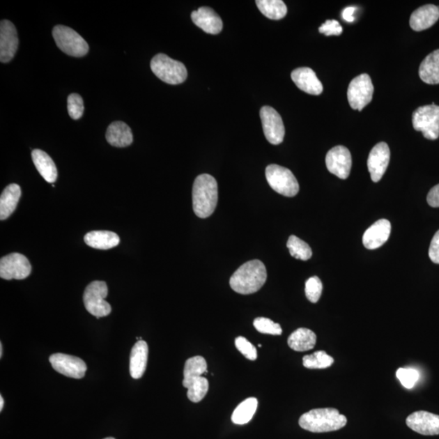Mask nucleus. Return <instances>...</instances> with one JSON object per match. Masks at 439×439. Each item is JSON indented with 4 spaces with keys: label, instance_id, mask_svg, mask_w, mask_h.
I'll return each instance as SVG.
<instances>
[{
    "label": "nucleus",
    "instance_id": "nucleus-33",
    "mask_svg": "<svg viewBox=\"0 0 439 439\" xmlns=\"http://www.w3.org/2000/svg\"><path fill=\"white\" fill-rule=\"evenodd\" d=\"M253 325L258 332L262 334L271 335H281L282 334L281 325L270 319L265 318V317H258L254 320Z\"/></svg>",
    "mask_w": 439,
    "mask_h": 439
},
{
    "label": "nucleus",
    "instance_id": "nucleus-6",
    "mask_svg": "<svg viewBox=\"0 0 439 439\" xmlns=\"http://www.w3.org/2000/svg\"><path fill=\"white\" fill-rule=\"evenodd\" d=\"M267 182L278 194L294 197L299 193L300 185L290 169L277 164L268 165L265 170Z\"/></svg>",
    "mask_w": 439,
    "mask_h": 439
},
{
    "label": "nucleus",
    "instance_id": "nucleus-3",
    "mask_svg": "<svg viewBox=\"0 0 439 439\" xmlns=\"http://www.w3.org/2000/svg\"><path fill=\"white\" fill-rule=\"evenodd\" d=\"M348 419L335 408H317L302 414L299 424L302 429L312 433H326L344 428Z\"/></svg>",
    "mask_w": 439,
    "mask_h": 439
},
{
    "label": "nucleus",
    "instance_id": "nucleus-14",
    "mask_svg": "<svg viewBox=\"0 0 439 439\" xmlns=\"http://www.w3.org/2000/svg\"><path fill=\"white\" fill-rule=\"evenodd\" d=\"M325 164L332 174L340 179L348 178L353 164L350 151L344 146H334L327 153Z\"/></svg>",
    "mask_w": 439,
    "mask_h": 439
},
{
    "label": "nucleus",
    "instance_id": "nucleus-18",
    "mask_svg": "<svg viewBox=\"0 0 439 439\" xmlns=\"http://www.w3.org/2000/svg\"><path fill=\"white\" fill-rule=\"evenodd\" d=\"M392 231V224L387 219H380L371 226L363 236L364 246L374 250L387 242Z\"/></svg>",
    "mask_w": 439,
    "mask_h": 439
},
{
    "label": "nucleus",
    "instance_id": "nucleus-36",
    "mask_svg": "<svg viewBox=\"0 0 439 439\" xmlns=\"http://www.w3.org/2000/svg\"><path fill=\"white\" fill-rule=\"evenodd\" d=\"M68 111L73 120L80 119L84 112L82 98L78 94H71L68 97Z\"/></svg>",
    "mask_w": 439,
    "mask_h": 439
},
{
    "label": "nucleus",
    "instance_id": "nucleus-16",
    "mask_svg": "<svg viewBox=\"0 0 439 439\" xmlns=\"http://www.w3.org/2000/svg\"><path fill=\"white\" fill-rule=\"evenodd\" d=\"M17 29L7 20L0 24V61L8 63L13 60L18 48Z\"/></svg>",
    "mask_w": 439,
    "mask_h": 439
},
{
    "label": "nucleus",
    "instance_id": "nucleus-21",
    "mask_svg": "<svg viewBox=\"0 0 439 439\" xmlns=\"http://www.w3.org/2000/svg\"><path fill=\"white\" fill-rule=\"evenodd\" d=\"M439 19V7L426 4L415 10L410 18V26L415 31H422L431 28Z\"/></svg>",
    "mask_w": 439,
    "mask_h": 439
},
{
    "label": "nucleus",
    "instance_id": "nucleus-27",
    "mask_svg": "<svg viewBox=\"0 0 439 439\" xmlns=\"http://www.w3.org/2000/svg\"><path fill=\"white\" fill-rule=\"evenodd\" d=\"M84 241L91 247L109 250L118 245L120 238L116 233L111 231H91L86 234Z\"/></svg>",
    "mask_w": 439,
    "mask_h": 439
},
{
    "label": "nucleus",
    "instance_id": "nucleus-9",
    "mask_svg": "<svg viewBox=\"0 0 439 439\" xmlns=\"http://www.w3.org/2000/svg\"><path fill=\"white\" fill-rule=\"evenodd\" d=\"M415 130L422 132L424 138L436 140L439 137V106L433 104L418 107L413 114Z\"/></svg>",
    "mask_w": 439,
    "mask_h": 439
},
{
    "label": "nucleus",
    "instance_id": "nucleus-30",
    "mask_svg": "<svg viewBox=\"0 0 439 439\" xmlns=\"http://www.w3.org/2000/svg\"><path fill=\"white\" fill-rule=\"evenodd\" d=\"M256 3L263 16L271 20H281L287 14L286 5L282 0H257Z\"/></svg>",
    "mask_w": 439,
    "mask_h": 439
},
{
    "label": "nucleus",
    "instance_id": "nucleus-22",
    "mask_svg": "<svg viewBox=\"0 0 439 439\" xmlns=\"http://www.w3.org/2000/svg\"><path fill=\"white\" fill-rule=\"evenodd\" d=\"M148 346L145 341L139 340L132 348L130 359V373L134 379L143 377L148 364Z\"/></svg>",
    "mask_w": 439,
    "mask_h": 439
},
{
    "label": "nucleus",
    "instance_id": "nucleus-41",
    "mask_svg": "<svg viewBox=\"0 0 439 439\" xmlns=\"http://www.w3.org/2000/svg\"><path fill=\"white\" fill-rule=\"evenodd\" d=\"M355 9L356 8L354 7H348L344 10L343 13H341V16H343L344 21L349 23L354 22L355 18L353 17V14Z\"/></svg>",
    "mask_w": 439,
    "mask_h": 439
},
{
    "label": "nucleus",
    "instance_id": "nucleus-8",
    "mask_svg": "<svg viewBox=\"0 0 439 439\" xmlns=\"http://www.w3.org/2000/svg\"><path fill=\"white\" fill-rule=\"evenodd\" d=\"M107 294L109 289L105 282L95 281L86 288L83 302L88 312L96 316L97 319L111 314V307L105 300Z\"/></svg>",
    "mask_w": 439,
    "mask_h": 439
},
{
    "label": "nucleus",
    "instance_id": "nucleus-44",
    "mask_svg": "<svg viewBox=\"0 0 439 439\" xmlns=\"http://www.w3.org/2000/svg\"><path fill=\"white\" fill-rule=\"evenodd\" d=\"M105 439H115V438H111V437H110V438H105Z\"/></svg>",
    "mask_w": 439,
    "mask_h": 439
},
{
    "label": "nucleus",
    "instance_id": "nucleus-26",
    "mask_svg": "<svg viewBox=\"0 0 439 439\" xmlns=\"http://www.w3.org/2000/svg\"><path fill=\"white\" fill-rule=\"evenodd\" d=\"M22 190L17 184H10L4 189L0 197V220L8 218L17 208Z\"/></svg>",
    "mask_w": 439,
    "mask_h": 439
},
{
    "label": "nucleus",
    "instance_id": "nucleus-25",
    "mask_svg": "<svg viewBox=\"0 0 439 439\" xmlns=\"http://www.w3.org/2000/svg\"><path fill=\"white\" fill-rule=\"evenodd\" d=\"M419 76L427 84H439V49L424 59L419 68Z\"/></svg>",
    "mask_w": 439,
    "mask_h": 439
},
{
    "label": "nucleus",
    "instance_id": "nucleus-32",
    "mask_svg": "<svg viewBox=\"0 0 439 439\" xmlns=\"http://www.w3.org/2000/svg\"><path fill=\"white\" fill-rule=\"evenodd\" d=\"M286 247L289 249L291 255L297 260L307 261L312 256L311 249L309 244L295 236H290Z\"/></svg>",
    "mask_w": 439,
    "mask_h": 439
},
{
    "label": "nucleus",
    "instance_id": "nucleus-23",
    "mask_svg": "<svg viewBox=\"0 0 439 439\" xmlns=\"http://www.w3.org/2000/svg\"><path fill=\"white\" fill-rule=\"evenodd\" d=\"M106 139L116 148H125L133 143L134 138L129 125L122 121H115L107 128Z\"/></svg>",
    "mask_w": 439,
    "mask_h": 439
},
{
    "label": "nucleus",
    "instance_id": "nucleus-43",
    "mask_svg": "<svg viewBox=\"0 0 439 439\" xmlns=\"http://www.w3.org/2000/svg\"><path fill=\"white\" fill-rule=\"evenodd\" d=\"M3 356V344L0 343V358H2Z\"/></svg>",
    "mask_w": 439,
    "mask_h": 439
},
{
    "label": "nucleus",
    "instance_id": "nucleus-4",
    "mask_svg": "<svg viewBox=\"0 0 439 439\" xmlns=\"http://www.w3.org/2000/svg\"><path fill=\"white\" fill-rule=\"evenodd\" d=\"M207 369L206 360L203 356H194L185 361L183 384L188 389L187 397L193 403L201 401L208 392V380L202 377L208 373Z\"/></svg>",
    "mask_w": 439,
    "mask_h": 439
},
{
    "label": "nucleus",
    "instance_id": "nucleus-19",
    "mask_svg": "<svg viewBox=\"0 0 439 439\" xmlns=\"http://www.w3.org/2000/svg\"><path fill=\"white\" fill-rule=\"evenodd\" d=\"M291 79L299 89L309 95H319L323 86L310 68H298L291 72Z\"/></svg>",
    "mask_w": 439,
    "mask_h": 439
},
{
    "label": "nucleus",
    "instance_id": "nucleus-35",
    "mask_svg": "<svg viewBox=\"0 0 439 439\" xmlns=\"http://www.w3.org/2000/svg\"><path fill=\"white\" fill-rule=\"evenodd\" d=\"M396 377L406 389H412L416 385L419 374L416 369L399 368L396 372Z\"/></svg>",
    "mask_w": 439,
    "mask_h": 439
},
{
    "label": "nucleus",
    "instance_id": "nucleus-38",
    "mask_svg": "<svg viewBox=\"0 0 439 439\" xmlns=\"http://www.w3.org/2000/svg\"><path fill=\"white\" fill-rule=\"evenodd\" d=\"M319 32L325 34V36H339L343 33V27L335 20H328V21L321 24V26L319 28Z\"/></svg>",
    "mask_w": 439,
    "mask_h": 439
},
{
    "label": "nucleus",
    "instance_id": "nucleus-39",
    "mask_svg": "<svg viewBox=\"0 0 439 439\" xmlns=\"http://www.w3.org/2000/svg\"><path fill=\"white\" fill-rule=\"evenodd\" d=\"M429 256L432 262L439 265V231L434 234L432 239L429 249Z\"/></svg>",
    "mask_w": 439,
    "mask_h": 439
},
{
    "label": "nucleus",
    "instance_id": "nucleus-20",
    "mask_svg": "<svg viewBox=\"0 0 439 439\" xmlns=\"http://www.w3.org/2000/svg\"><path fill=\"white\" fill-rule=\"evenodd\" d=\"M192 19L195 26L202 29L207 33L218 34L222 31V18L213 9L208 7L199 8L197 11H194L192 13Z\"/></svg>",
    "mask_w": 439,
    "mask_h": 439
},
{
    "label": "nucleus",
    "instance_id": "nucleus-37",
    "mask_svg": "<svg viewBox=\"0 0 439 439\" xmlns=\"http://www.w3.org/2000/svg\"><path fill=\"white\" fill-rule=\"evenodd\" d=\"M236 346L237 349L250 360H256L257 359V350L246 338L244 337H238L236 339Z\"/></svg>",
    "mask_w": 439,
    "mask_h": 439
},
{
    "label": "nucleus",
    "instance_id": "nucleus-15",
    "mask_svg": "<svg viewBox=\"0 0 439 439\" xmlns=\"http://www.w3.org/2000/svg\"><path fill=\"white\" fill-rule=\"evenodd\" d=\"M390 151L387 144L379 143L370 151L368 159L369 172L373 182L378 183L388 168Z\"/></svg>",
    "mask_w": 439,
    "mask_h": 439
},
{
    "label": "nucleus",
    "instance_id": "nucleus-34",
    "mask_svg": "<svg viewBox=\"0 0 439 439\" xmlns=\"http://www.w3.org/2000/svg\"><path fill=\"white\" fill-rule=\"evenodd\" d=\"M323 290V285L318 277H311L306 282L305 295L312 304L318 302Z\"/></svg>",
    "mask_w": 439,
    "mask_h": 439
},
{
    "label": "nucleus",
    "instance_id": "nucleus-2",
    "mask_svg": "<svg viewBox=\"0 0 439 439\" xmlns=\"http://www.w3.org/2000/svg\"><path fill=\"white\" fill-rule=\"evenodd\" d=\"M267 271L261 261H248L238 268L229 280L232 289L241 295H250L257 292L265 285Z\"/></svg>",
    "mask_w": 439,
    "mask_h": 439
},
{
    "label": "nucleus",
    "instance_id": "nucleus-12",
    "mask_svg": "<svg viewBox=\"0 0 439 439\" xmlns=\"http://www.w3.org/2000/svg\"><path fill=\"white\" fill-rule=\"evenodd\" d=\"M263 134L272 145L282 143L285 137V126L282 116L272 107H263L260 111Z\"/></svg>",
    "mask_w": 439,
    "mask_h": 439
},
{
    "label": "nucleus",
    "instance_id": "nucleus-40",
    "mask_svg": "<svg viewBox=\"0 0 439 439\" xmlns=\"http://www.w3.org/2000/svg\"><path fill=\"white\" fill-rule=\"evenodd\" d=\"M427 202L432 208H439V184L429 190Z\"/></svg>",
    "mask_w": 439,
    "mask_h": 439
},
{
    "label": "nucleus",
    "instance_id": "nucleus-24",
    "mask_svg": "<svg viewBox=\"0 0 439 439\" xmlns=\"http://www.w3.org/2000/svg\"><path fill=\"white\" fill-rule=\"evenodd\" d=\"M32 160L38 173L49 183H54L57 179V169L55 163L49 155L42 150L36 149L32 151Z\"/></svg>",
    "mask_w": 439,
    "mask_h": 439
},
{
    "label": "nucleus",
    "instance_id": "nucleus-13",
    "mask_svg": "<svg viewBox=\"0 0 439 439\" xmlns=\"http://www.w3.org/2000/svg\"><path fill=\"white\" fill-rule=\"evenodd\" d=\"M49 361L52 368L68 378L81 379L84 378L87 366L82 359L63 353L52 355Z\"/></svg>",
    "mask_w": 439,
    "mask_h": 439
},
{
    "label": "nucleus",
    "instance_id": "nucleus-1",
    "mask_svg": "<svg viewBox=\"0 0 439 439\" xmlns=\"http://www.w3.org/2000/svg\"><path fill=\"white\" fill-rule=\"evenodd\" d=\"M192 202L194 212L199 218H208L214 213L218 202V185L213 176L205 174L195 178Z\"/></svg>",
    "mask_w": 439,
    "mask_h": 439
},
{
    "label": "nucleus",
    "instance_id": "nucleus-28",
    "mask_svg": "<svg viewBox=\"0 0 439 439\" xmlns=\"http://www.w3.org/2000/svg\"><path fill=\"white\" fill-rule=\"evenodd\" d=\"M316 344V334L314 331L306 328L296 330L288 338V345L290 348L300 353L314 349Z\"/></svg>",
    "mask_w": 439,
    "mask_h": 439
},
{
    "label": "nucleus",
    "instance_id": "nucleus-5",
    "mask_svg": "<svg viewBox=\"0 0 439 439\" xmlns=\"http://www.w3.org/2000/svg\"><path fill=\"white\" fill-rule=\"evenodd\" d=\"M151 71L161 81L170 85H178L187 78V68L182 62L173 60L165 54H157L151 61Z\"/></svg>",
    "mask_w": 439,
    "mask_h": 439
},
{
    "label": "nucleus",
    "instance_id": "nucleus-10",
    "mask_svg": "<svg viewBox=\"0 0 439 439\" xmlns=\"http://www.w3.org/2000/svg\"><path fill=\"white\" fill-rule=\"evenodd\" d=\"M374 88L372 80L366 73L354 78L350 82L348 99L351 107L360 111L373 100Z\"/></svg>",
    "mask_w": 439,
    "mask_h": 439
},
{
    "label": "nucleus",
    "instance_id": "nucleus-31",
    "mask_svg": "<svg viewBox=\"0 0 439 439\" xmlns=\"http://www.w3.org/2000/svg\"><path fill=\"white\" fill-rule=\"evenodd\" d=\"M334 361V358L325 351H318L314 354L304 356L302 364L309 369H324L330 367Z\"/></svg>",
    "mask_w": 439,
    "mask_h": 439
},
{
    "label": "nucleus",
    "instance_id": "nucleus-42",
    "mask_svg": "<svg viewBox=\"0 0 439 439\" xmlns=\"http://www.w3.org/2000/svg\"><path fill=\"white\" fill-rule=\"evenodd\" d=\"M4 405V400L2 395H0V411H2Z\"/></svg>",
    "mask_w": 439,
    "mask_h": 439
},
{
    "label": "nucleus",
    "instance_id": "nucleus-17",
    "mask_svg": "<svg viewBox=\"0 0 439 439\" xmlns=\"http://www.w3.org/2000/svg\"><path fill=\"white\" fill-rule=\"evenodd\" d=\"M406 424L413 431L422 436L439 434V416L436 414L426 411L415 412L407 417Z\"/></svg>",
    "mask_w": 439,
    "mask_h": 439
},
{
    "label": "nucleus",
    "instance_id": "nucleus-29",
    "mask_svg": "<svg viewBox=\"0 0 439 439\" xmlns=\"http://www.w3.org/2000/svg\"><path fill=\"white\" fill-rule=\"evenodd\" d=\"M258 407V400L256 398H248L244 400L234 410L231 419L234 424H245L253 418Z\"/></svg>",
    "mask_w": 439,
    "mask_h": 439
},
{
    "label": "nucleus",
    "instance_id": "nucleus-7",
    "mask_svg": "<svg viewBox=\"0 0 439 439\" xmlns=\"http://www.w3.org/2000/svg\"><path fill=\"white\" fill-rule=\"evenodd\" d=\"M52 36L57 47L68 56L82 57L89 52V45L75 29L56 26L53 29Z\"/></svg>",
    "mask_w": 439,
    "mask_h": 439
},
{
    "label": "nucleus",
    "instance_id": "nucleus-11",
    "mask_svg": "<svg viewBox=\"0 0 439 439\" xmlns=\"http://www.w3.org/2000/svg\"><path fill=\"white\" fill-rule=\"evenodd\" d=\"M28 259L20 253H12L0 261V277L5 280H22L31 273Z\"/></svg>",
    "mask_w": 439,
    "mask_h": 439
}]
</instances>
